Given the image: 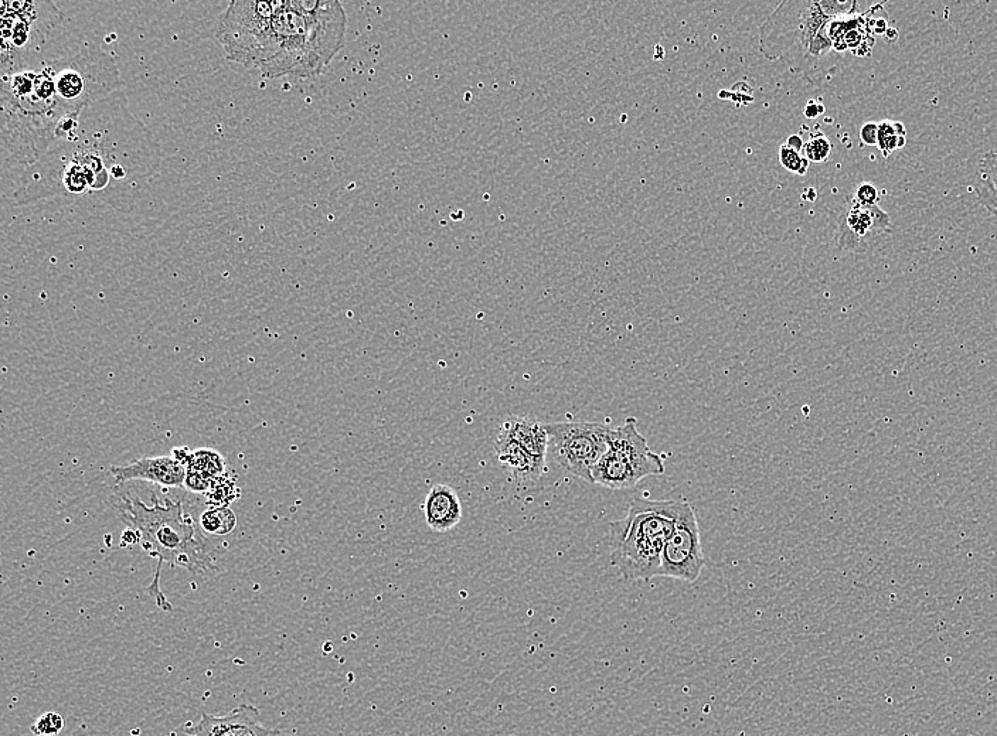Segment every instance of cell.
Masks as SVG:
<instances>
[{
	"instance_id": "obj_1",
	"label": "cell",
	"mask_w": 997,
	"mask_h": 736,
	"mask_svg": "<svg viewBox=\"0 0 997 736\" xmlns=\"http://www.w3.org/2000/svg\"><path fill=\"white\" fill-rule=\"evenodd\" d=\"M158 168V143L119 90L60 122L53 145L19 177L12 200L23 206L97 194L114 203V193L146 182Z\"/></svg>"
},
{
	"instance_id": "obj_2",
	"label": "cell",
	"mask_w": 997,
	"mask_h": 736,
	"mask_svg": "<svg viewBox=\"0 0 997 736\" xmlns=\"http://www.w3.org/2000/svg\"><path fill=\"white\" fill-rule=\"evenodd\" d=\"M346 13L335 0H233L217 39L227 59L262 77H316L345 42Z\"/></svg>"
},
{
	"instance_id": "obj_3",
	"label": "cell",
	"mask_w": 997,
	"mask_h": 736,
	"mask_svg": "<svg viewBox=\"0 0 997 736\" xmlns=\"http://www.w3.org/2000/svg\"><path fill=\"white\" fill-rule=\"evenodd\" d=\"M0 142L3 176H20L43 158L67 117L54 90L50 63L2 77Z\"/></svg>"
},
{
	"instance_id": "obj_4",
	"label": "cell",
	"mask_w": 997,
	"mask_h": 736,
	"mask_svg": "<svg viewBox=\"0 0 997 736\" xmlns=\"http://www.w3.org/2000/svg\"><path fill=\"white\" fill-rule=\"evenodd\" d=\"M118 513L128 530L138 536L142 548L158 560L148 594L163 611L172 612L173 609L162 594L163 565H178L193 575H204L216 569L206 538L200 534L195 520L185 513L182 503L169 499L161 503L153 496V506L149 507L138 497L122 494Z\"/></svg>"
},
{
	"instance_id": "obj_5",
	"label": "cell",
	"mask_w": 997,
	"mask_h": 736,
	"mask_svg": "<svg viewBox=\"0 0 997 736\" xmlns=\"http://www.w3.org/2000/svg\"><path fill=\"white\" fill-rule=\"evenodd\" d=\"M683 499H635L624 519L609 524L611 562L626 581L660 577L666 541L675 530Z\"/></svg>"
},
{
	"instance_id": "obj_6",
	"label": "cell",
	"mask_w": 997,
	"mask_h": 736,
	"mask_svg": "<svg viewBox=\"0 0 997 736\" xmlns=\"http://www.w3.org/2000/svg\"><path fill=\"white\" fill-rule=\"evenodd\" d=\"M66 20L53 2L0 0L2 77L63 59Z\"/></svg>"
},
{
	"instance_id": "obj_7",
	"label": "cell",
	"mask_w": 997,
	"mask_h": 736,
	"mask_svg": "<svg viewBox=\"0 0 997 736\" xmlns=\"http://www.w3.org/2000/svg\"><path fill=\"white\" fill-rule=\"evenodd\" d=\"M857 2L786 0L760 29V51L765 59H809L813 43L832 20L857 15Z\"/></svg>"
},
{
	"instance_id": "obj_8",
	"label": "cell",
	"mask_w": 997,
	"mask_h": 736,
	"mask_svg": "<svg viewBox=\"0 0 997 736\" xmlns=\"http://www.w3.org/2000/svg\"><path fill=\"white\" fill-rule=\"evenodd\" d=\"M57 101L67 114L83 111L122 90L114 57L98 46L81 47L51 61Z\"/></svg>"
},
{
	"instance_id": "obj_9",
	"label": "cell",
	"mask_w": 997,
	"mask_h": 736,
	"mask_svg": "<svg viewBox=\"0 0 997 736\" xmlns=\"http://www.w3.org/2000/svg\"><path fill=\"white\" fill-rule=\"evenodd\" d=\"M665 470L662 456L652 451L636 419L628 418L621 427L611 428L607 452L592 470V480L594 485L626 490L646 477L663 475Z\"/></svg>"
},
{
	"instance_id": "obj_10",
	"label": "cell",
	"mask_w": 997,
	"mask_h": 736,
	"mask_svg": "<svg viewBox=\"0 0 997 736\" xmlns=\"http://www.w3.org/2000/svg\"><path fill=\"white\" fill-rule=\"evenodd\" d=\"M549 452L557 465L578 479L592 483V470L607 452L609 432L600 422L567 421L544 424Z\"/></svg>"
},
{
	"instance_id": "obj_11",
	"label": "cell",
	"mask_w": 997,
	"mask_h": 736,
	"mask_svg": "<svg viewBox=\"0 0 997 736\" xmlns=\"http://www.w3.org/2000/svg\"><path fill=\"white\" fill-rule=\"evenodd\" d=\"M704 557L699 521L692 504L683 499L675 530L666 541L660 560V577L692 584L702 575Z\"/></svg>"
},
{
	"instance_id": "obj_12",
	"label": "cell",
	"mask_w": 997,
	"mask_h": 736,
	"mask_svg": "<svg viewBox=\"0 0 997 736\" xmlns=\"http://www.w3.org/2000/svg\"><path fill=\"white\" fill-rule=\"evenodd\" d=\"M890 228L891 218L880 206H863L853 200L839 218L837 247L850 252L866 251L871 238L879 237Z\"/></svg>"
},
{
	"instance_id": "obj_13",
	"label": "cell",
	"mask_w": 997,
	"mask_h": 736,
	"mask_svg": "<svg viewBox=\"0 0 997 736\" xmlns=\"http://www.w3.org/2000/svg\"><path fill=\"white\" fill-rule=\"evenodd\" d=\"M187 736H275L262 725L258 708L241 704L226 715L203 714L195 724L185 728Z\"/></svg>"
},
{
	"instance_id": "obj_14",
	"label": "cell",
	"mask_w": 997,
	"mask_h": 736,
	"mask_svg": "<svg viewBox=\"0 0 997 736\" xmlns=\"http://www.w3.org/2000/svg\"><path fill=\"white\" fill-rule=\"evenodd\" d=\"M111 473L117 483L146 480L163 487H182L185 486L187 469L175 456H158L114 466Z\"/></svg>"
},
{
	"instance_id": "obj_15",
	"label": "cell",
	"mask_w": 997,
	"mask_h": 736,
	"mask_svg": "<svg viewBox=\"0 0 997 736\" xmlns=\"http://www.w3.org/2000/svg\"><path fill=\"white\" fill-rule=\"evenodd\" d=\"M879 5L871 8L864 15H853L839 17L832 20L826 27V33L833 50L843 53L852 50L856 56H869L874 46V29H876L877 17H873Z\"/></svg>"
},
{
	"instance_id": "obj_16",
	"label": "cell",
	"mask_w": 997,
	"mask_h": 736,
	"mask_svg": "<svg viewBox=\"0 0 997 736\" xmlns=\"http://www.w3.org/2000/svg\"><path fill=\"white\" fill-rule=\"evenodd\" d=\"M495 452L499 465L519 485L534 482L546 473L547 466L541 465L515 439L500 431L496 435Z\"/></svg>"
},
{
	"instance_id": "obj_17",
	"label": "cell",
	"mask_w": 997,
	"mask_h": 736,
	"mask_svg": "<svg viewBox=\"0 0 997 736\" xmlns=\"http://www.w3.org/2000/svg\"><path fill=\"white\" fill-rule=\"evenodd\" d=\"M425 523L432 531L447 533L462 519V504L458 493L448 485H435L423 504Z\"/></svg>"
},
{
	"instance_id": "obj_18",
	"label": "cell",
	"mask_w": 997,
	"mask_h": 736,
	"mask_svg": "<svg viewBox=\"0 0 997 736\" xmlns=\"http://www.w3.org/2000/svg\"><path fill=\"white\" fill-rule=\"evenodd\" d=\"M499 431L515 439L517 444L522 445L537 462L546 466V456L549 453V435L544 428V422L513 415V417L503 421Z\"/></svg>"
},
{
	"instance_id": "obj_19",
	"label": "cell",
	"mask_w": 997,
	"mask_h": 736,
	"mask_svg": "<svg viewBox=\"0 0 997 736\" xmlns=\"http://www.w3.org/2000/svg\"><path fill=\"white\" fill-rule=\"evenodd\" d=\"M185 486L193 493H206L214 480L226 475V462L219 452L199 449L190 453L186 463Z\"/></svg>"
},
{
	"instance_id": "obj_20",
	"label": "cell",
	"mask_w": 997,
	"mask_h": 736,
	"mask_svg": "<svg viewBox=\"0 0 997 736\" xmlns=\"http://www.w3.org/2000/svg\"><path fill=\"white\" fill-rule=\"evenodd\" d=\"M979 203L997 217V151L983 155L979 163L978 182L975 186Z\"/></svg>"
},
{
	"instance_id": "obj_21",
	"label": "cell",
	"mask_w": 997,
	"mask_h": 736,
	"mask_svg": "<svg viewBox=\"0 0 997 736\" xmlns=\"http://www.w3.org/2000/svg\"><path fill=\"white\" fill-rule=\"evenodd\" d=\"M200 526L206 533L226 536L237 526L236 514L229 507H210L202 514Z\"/></svg>"
},
{
	"instance_id": "obj_22",
	"label": "cell",
	"mask_w": 997,
	"mask_h": 736,
	"mask_svg": "<svg viewBox=\"0 0 997 736\" xmlns=\"http://www.w3.org/2000/svg\"><path fill=\"white\" fill-rule=\"evenodd\" d=\"M907 145V129L901 122L883 121L879 124V141L877 148L884 158H890L891 153L900 151Z\"/></svg>"
},
{
	"instance_id": "obj_23",
	"label": "cell",
	"mask_w": 997,
	"mask_h": 736,
	"mask_svg": "<svg viewBox=\"0 0 997 736\" xmlns=\"http://www.w3.org/2000/svg\"><path fill=\"white\" fill-rule=\"evenodd\" d=\"M206 496L209 499L207 503L212 504V507H229V504L240 496V490H238L236 480L224 475L214 480L212 486L207 490Z\"/></svg>"
},
{
	"instance_id": "obj_24",
	"label": "cell",
	"mask_w": 997,
	"mask_h": 736,
	"mask_svg": "<svg viewBox=\"0 0 997 736\" xmlns=\"http://www.w3.org/2000/svg\"><path fill=\"white\" fill-rule=\"evenodd\" d=\"M802 155L805 156L809 162L822 163L828 160L830 153H832V143L826 138L825 134L813 135L809 138V141L803 145Z\"/></svg>"
},
{
	"instance_id": "obj_25",
	"label": "cell",
	"mask_w": 997,
	"mask_h": 736,
	"mask_svg": "<svg viewBox=\"0 0 997 736\" xmlns=\"http://www.w3.org/2000/svg\"><path fill=\"white\" fill-rule=\"evenodd\" d=\"M779 162L789 172L802 176L806 175L809 163H811L802 155V152L796 151V149L791 148L786 143L779 148Z\"/></svg>"
},
{
	"instance_id": "obj_26",
	"label": "cell",
	"mask_w": 997,
	"mask_h": 736,
	"mask_svg": "<svg viewBox=\"0 0 997 736\" xmlns=\"http://www.w3.org/2000/svg\"><path fill=\"white\" fill-rule=\"evenodd\" d=\"M64 718L59 712H46L34 722L32 732L36 736H57L63 731Z\"/></svg>"
},
{
	"instance_id": "obj_27",
	"label": "cell",
	"mask_w": 997,
	"mask_h": 736,
	"mask_svg": "<svg viewBox=\"0 0 997 736\" xmlns=\"http://www.w3.org/2000/svg\"><path fill=\"white\" fill-rule=\"evenodd\" d=\"M880 199L881 194L876 186L870 183H863L857 187L853 200L859 204H863V206H879Z\"/></svg>"
},
{
	"instance_id": "obj_28",
	"label": "cell",
	"mask_w": 997,
	"mask_h": 736,
	"mask_svg": "<svg viewBox=\"0 0 997 736\" xmlns=\"http://www.w3.org/2000/svg\"><path fill=\"white\" fill-rule=\"evenodd\" d=\"M860 141L866 146H877L879 141V124L867 122L860 129Z\"/></svg>"
},
{
	"instance_id": "obj_29",
	"label": "cell",
	"mask_w": 997,
	"mask_h": 736,
	"mask_svg": "<svg viewBox=\"0 0 997 736\" xmlns=\"http://www.w3.org/2000/svg\"><path fill=\"white\" fill-rule=\"evenodd\" d=\"M786 145L791 146V148H794L796 149V151L801 152L803 148L801 136L798 135L791 136V138L788 139V142H786Z\"/></svg>"
}]
</instances>
